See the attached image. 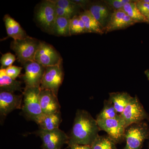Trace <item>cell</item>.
<instances>
[{
	"label": "cell",
	"mask_w": 149,
	"mask_h": 149,
	"mask_svg": "<svg viewBox=\"0 0 149 149\" xmlns=\"http://www.w3.org/2000/svg\"><path fill=\"white\" fill-rule=\"evenodd\" d=\"M100 129L97 120L88 112L78 110L75 114L68 145L91 146L99 136Z\"/></svg>",
	"instance_id": "obj_1"
},
{
	"label": "cell",
	"mask_w": 149,
	"mask_h": 149,
	"mask_svg": "<svg viewBox=\"0 0 149 149\" xmlns=\"http://www.w3.org/2000/svg\"><path fill=\"white\" fill-rule=\"evenodd\" d=\"M40 88H25L22 92V111L29 120L37 123L43 113L40 106Z\"/></svg>",
	"instance_id": "obj_2"
},
{
	"label": "cell",
	"mask_w": 149,
	"mask_h": 149,
	"mask_svg": "<svg viewBox=\"0 0 149 149\" xmlns=\"http://www.w3.org/2000/svg\"><path fill=\"white\" fill-rule=\"evenodd\" d=\"M40 41L28 36L22 40H13L10 48L14 51L19 61L22 64L27 61H35V54Z\"/></svg>",
	"instance_id": "obj_3"
},
{
	"label": "cell",
	"mask_w": 149,
	"mask_h": 149,
	"mask_svg": "<svg viewBox=\"0 0 149 149\" xmlns=\"http://www.w3.org/2000/svg\"><path fill=\"white\" fill-rule=\"evenodd\" d=\"M149 128L146 122L130 125L125 129L126 145L124 149H141L145 140L148 139Z\"/></svg>",
	"instance_id": "obj_4"
},
{
	"label": "cell",
	"mask_w": 149,
	"mask_h": 149,
	"mask_svg": "<svg viewBox=\"0 0 149 149\" xmlns=\"http://www.w3.org/2000/svg\"><path fill=\"white\" fill-rule=\"evenodd\" d=\"M100 130L105 131L108 136L116 144L122 142L125 139V123L120 115L111 119H97Z\"/></svg>",
	"instance_id": "obj_5"
},
{
	"label": "cell",
	"mask_w": 149,
	"mask_h": 149,
	"mask_svg": "<svg viewBox=\"0 0 149 149\" xmlns=\"http://www.w3.org/2000/svg\"><path fill=\"white\" fill-rule=\"evenodd\" d=\"M120 116L124 121L126 128L132 124L143 122L149 118L137 96L132 97Z\"/></svg>",
	"instance_id": "obj_6"
},
{
	"label": "cell",
	"mask_w": 149,
	"mask_h": 149,
	"mask_svg": "<svg viewBox=\"0 0 149 149\" xmlns=\"http://www.w3.org/2000/svg\"><path fill=\"white\" fill-rule=\"evenodd\" d=\"M36 134L42 140L43 149H61L69 141V136L59 128L50 130L40 128Z\"/></svg>",
	"instance_id": "obj_7"
},
{
	"label": "cell",
	"mask_w": 149,
	"mask_h": 149,
	"mask_svg": "<svg viewBox=\"0 0 149 149\" xmlns=\"http://www.w3.org/2000/svg\"><path fill=\"white\" fill-rule=\"evenodd\" d=\"M62 64L47 67L40 85L41 90H49L57 96L59 88L63 79Z\"/></svg>",
	"instance_id": "obj_8"
},
{
	"label": "cell",
	"mask_w": 149,
	"mask_h": 149,
	"mask_svg": "<svg viewBox=\"0 0 149 149\" xmlns=\"http://www.w3.org/2000/svg\"><path fill=\"white\" fill-rule=\"evenodd\" d=\"M36 17L42 28L51 33L57 17L54 3L49 0L41 3L36 12Z\"/></svg>",
	"instance_id": "obj_9"
},
{
	"label": "cell",
	"mask_w": 149,
	"mask_h": 149,
	"mask_svg": "<svg viewBox=\"0 0 149 149\" xmlns=\"http://www.w3.org/2000/svg\"><path fill=\"white\" fill-rule=\"evenodd\" d=\"M35 60L45 67L60 65L62 63V58L56 49L49 44L41 41Z\"/></svg>",
	"instance_id": "obj_10"
},
{
	"label": "cell",
	"mask_w": 149,
	"mask_h": 149,
	"mask_svg": "<svg viewBox=\"0 0 149 149\" xmlns=\"http://www.w3.org/2000/svg\"><path fill=\"white\" fill-rule=\"evenodd\" d=\"M22 65L25 69L22 77L25 88H40L46 67L35 61L26 62Z\"/></svg>",
	"instance_id": "obj_11"
},
{
	"label": "cell",
	"mask_w": 149,
	"mask_h": 149,
	"mask_svg": "<svg viewBox=\"0 0 149 149\" xmlns=\"http://www.w3.org/2000/svg\"><path fill=\"white\" fill-rule=\"evenodd\" d=\"M23 95H16L14 93L1 91L0 93V113L6 116L11 112L21 108Z\"/></svg>",
	"instance_id": "obj_12"
},
{
	"label": "cell",
	"mask_w": 149,
	"mask_h": 149,
	"mask_svg": "<svg viewBox=\"0 0 149 149\" xmlns=\"http://www.w3.org/2000/svg\"><path fill=\"white\" fill-rule=\"evenodd\" d=\"M40 100L43 114H52L60 111L61 106L57 96L52 91L40 89Z\"/></svg>",
	"instance_id": "obj_13"
},
{
	"label": "cell",
	"mask_w": 149,
	"mask_h": 149,
	"mask_svg": "<svg viewBox=\"0 0 149 149\" xmlns=\"http://www.w3.org/2000/svg\"><path fill=\"white\" fill-rule=\"evenodd\" d=\"M7 33L13 40H22L28 37L20 24L9 15H6L3 18Z\"/></svg>",
	"instance_id": "obj_14"
},
{
	"label": "cell",
	"mask_w": 149,
	"mask_h": 149,
	"mask_svg": "<svg viewBox=\"0 0 149 149\" xmlns=\"http://www.w3.org/2000/svg\"><path fill=\"white\" fill-rule=\"evenodd\" d=\"M109 8L106 4L105 5L100 3H94L90 6L88 10L104 29L107 23V21L109 17L111 16Z\"/></svg>",
	"instance_id": "obj_15"
},
{
	"label": "cell",
	"mask_w": 149,
	"mask_h": 149,
	"mask_svg": "<svg viewBox=\"0 0 149 149\" xmlns=\"http://www.w3.org/2000/svg\"><path fill=\"white\" fill-rule=\"evenodd\" d=\"M61 122V113L59 111L52 114H43L36 123L40 129L50 130L58 128Z\"/></svg>",
	"instance_id": "obj_16"
},
{
	"label": "cell",
	"mask_w": 149,
	"mask_h": 149,
	"mask_svg": "<svg viewBox=\"0 0 149 149\" xmlns=\"http://www.w3.org/2000/svg\"><path fill=\"white\" fill-rule=\"evenodd\" d=\"M22 83L9 77L6 72V69H0V90L1 91L14 93L16 91L21 92Z\"/></svg>",
	"instance_id": "obj_17"
},
{
	"label": "cell",
	"mask_w": 149,
	"mask_h": 149,
	"mask_svg": "<svg viewBox=\"0 0 149 149\" xmlns=\"http://www.w3.org/2000/svg\"><path fill=\"white\" fill-rule=\"evenodd\" d=\"M133 97L125 92H116L109 94V100L111 102L118 113L121 114Z\"/></svg>",
	"instance_id": "obj_18"
},
{
	"label": "cell",
	"mask_w": 149,
	"mask_h": 149,
	"mask_svg": "<svg viewBox=\"0 0 149 149\" xmlns=\"http://www.w3.org/2000/svg\"><path fill=\"white\" fill-rule=\"evenodd\" d=\"M79 16L84 22L88 32L100 35H102L104 32L103 28L88 10H85Z\"/></svg>",
	"instance_id": "obj_19"
},
{
	"label": "cell",
	"mask_w": 149,
	"mask_h": 149,
	"mask_svg": "<svg viewBox=\"0 0 149 149\" xmlns=\"http://www.w3.org/2000/svg\"><path fill=\"white\" fill-rule=\"evenodd\" d=\"M71 19L66 17H57L51 33L58 36L67 37L70 36Z\"/></svg>",
	"instance_id": "obj_20"
},
{
	"label": "cell",
	"mask_w": 149,
	"mask_h": 149,
	"mask_svg": "<svg viewBox=\"0 0 149 149\" xmlns=\"http://www.w3.org/2000/svg\"><path fill=\"white\" fill-rule=\"evenodd\" d=\"M126 14L123 10H114L111 14L106 26L104 28V32H109L119 30L120 24Z\"/></svg>",
	"instance_id": "obj_21"
},
{
	"label": "cell",
	"mask_w": 149,
	"mask_h": 149,
	"mask_svg": "<svg viewBox=\"0 0 149 149\" xmlns=\"http://www.w3.org/2000/svg\"><path fill=\"white\" fill-rule=\"evenodd\" d=\"M123 10L136 22H148L146 17L143 15L136 5V1L125 4Z\"/></svg>",
	"instance_id": "obj_22"
},
{
	"label": "cell",
	"mask_w": 149,
	"mask_h": 149,
	"mask_svg": "<svg viewBox=\"0 0 149 149\" xmlns=\"http://www.w3.org/2000/svg\"><path fill=\"white\" fill-rule=\"evenodd\" d=\"M116 144L108 136L99 135L91 146L93 149H117Z\"/></svg>",
	"instance_id": "obj_23"
},
{
	"label": "cell",
	"mask_w": 149,
	"mask_h": 149,
	"mask_svg": "<svg viewBox=\"0 0 149 149\" xmlns=\"http://www.w3.org/2000/svg\"><path fill=\"white\" fill-rule=\"evenodd\" d=\"M119 115L111 102L106 100L104 102L103 108L97 116V119H111L117 117Z\"/></svg>",
	"instance_id": "obj_24"
},
{
	"label": "cell",
	"mask_w": 149,
	"mask_h": 149,
	"mask_svg": "<svg viewBox=\"0 0 149 149\" xmlns=\"http://www.w3.org/2000/svg\"><path fill=\"white\" fill-rule=\"evenodd\" d=\"M88 32L85 24L80 16L75 15L71 19L70 23V35Z\"/></svg>",
	"instance_id": "obj_25"
},
{
	"label": "cell",
	"mask_w": 149,
	"mask_h": 149,
	"mask_svg": "<svg viewBox=\"0 0 149 149\" xmlns=\"http://www.w3.org/2000/svg\"><path fill=\"white\" fill-rule=\"evenodd\" d=\"M52 1L57 6L68 10L77 12V9L80 8L74 2L70 0H54Z\"/></svg>",
	"instance_id": "obj_26"
},
{
	"label": "cell",
	"mask_w": 149,
	"mask_h": 149,
	"mask_svg": "<svg viewBox=\"0 0 149 149\" xmlns=\"http://www.w3.org/2000/svg\"><path fill=\"white\" fill-rule=\"evenodd\" d=\"M16 59L15 56L13 54L8 52L4 54L1 58V64L2 65L1 68H6L8 67L11 66L13 63L14 62Z\"/></svg>",
	"instance_id": "obj_27"
},
{
	"label": "cell",
	"mask_w": 149,
	"mask_h": 149,
	"mask_svg": "<svg viewBox=\"0 0 149 149\" xmlns=\"http://www.w3.org/2000/svg\"><path fill=\"white\" fill-rule=\"evenodd\" d=\"M130 0H107L104 3L109 8H113L114 10L122 9L125 4L131 2Z\"/></svg>",
	"instance_id": "obj_28"
},
{
	"label": "cell",
	"mask_w": 149,
	"mask_h": 149,
	"mask_svg": "<svg viewBox=\"0 0 149 149\" xmlns=\"http://www.w3.org/2000/svg\"><path fill=\"white\" fill-rule=\"evenodd\" d=\"M22 69V68L20 67L11 65L6 68V72L9 77L15 80L20 74Z\"/></svg>",
	"instance_id": "obj_29"
},
{
	"label": "cell",
	"mask_w": 149,
	"mask_h": 149,
	"mask_svg": "<svg viewBox=\"0 0 149 149\" xmlns=\"http://www.w3.org/2000/svg\"><path fill=\"white\" fill-rule=\"evenodd\" d=\"M56 13L57 16L61 17H66V18L72 19L73 17L76 15L77 12L73 11L68 10L60 8L56 6Z\"/></svg>",
	"instance_id": "obj_30"
},
{
	"label": "cell",
	"mask_w": 149,
	"mask_h": 149,
	"mask_svg": "<svg viewBox=\"0 0 149 149\" xmlns=\"http://www.w3.org/2000/svg\"><path fill=\"white\" fill-rule=\"evenodd\" d=\"M136 5L141 13L146 17L149 15V3L145 2L143 0L136 1Z\"/></svg>",
	"instance_id": "obj_31"
},
{
	"label": "cell",
	"mask_w": 149,
	"mask_h": 149,
	"mask_svg": "<svg viewBox=\"0 0 149 149\" xmlns=\"http://www.w3.org/2000/svg\"><path fill=\"white\" fill-rule=\"evenodd\" d=\"M72 1L74 2L80 7H84L90 2L89 1H86V0H73Z\"/></svg>",
	"instance_id": "obj_32"
},
{
	"label": "cell",
	"mask_w": 149,
	"mask_h": 149,
	"mask_svg": "<svg viewBox=\"0 0 149 149\" xmlns=\"http://www.w3.org/2000/svg\"><path fill=\"white\" fill-rule=\"evenodd\" d=\"M71 149H93L91 146L87 145H75L70 147Z\"/></svg>",
	"instance_id": "obj_33"
},
{
	"label": "cell",
	"mask_w": 149,
	"mask_h": 149,
	"mask_svg": "<svg viewBox=\"0 0 149 149\" xmlns=\"http://www.w3.org/2000/svg\"><path fill=\"white\" fill-rule=\"evenodd\" d=\"M145 74H146L148 79L149 80V69L147 70L146 71H145Z\"/></svg>",
	"instance_id": "obj_34"
},
{
	"label": "cell",
	"mask_w": 149,
	"mask_h": 149,
	"mask_svg": "<svg viewBox=\"0 0 149 149\" xmlns=\"http://www.w3.org/2000/svg\"><path fill=\"white\" fill-rule=\"evenodd\" d=\"M143 1L145 2L148 3H149V0H143Z\"/></svg>",
	"instance_id": "obj_35"
},
{
	"label": "cell",
	"mask_w": 149,
	"mask_h": 149,
	"mask_svg": "<svg viewBox=\"0 0 149 149\" xmlns=\"http://www.w3.org/2000/svg\"><path fill=\"white\" fill-rule=\"evenodd\" d=\"M146 18L147 19V20H148V22L149 23V15L148 16L146 17Z\"/></svg>",
	"instance_id": "obj_36"
}]
</instances>
